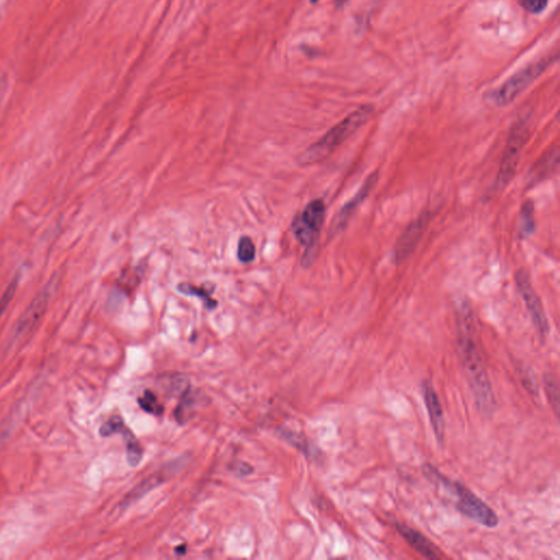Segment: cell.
I'll list each match as a JSON object with an SVG mask.
<instances>
[{"label": "cell", "instance_id": "obj_1", "mask_svg": "<svg viewBox=\"0 0 560 560\" xmlns=\"http://www.w3.org/2000/svg\"><path fill=\"white\" fill-rule=\"evenodd\" d=\"M457 323V352L475 403L480 412L489 414L495 407V396L478 345L472 309L468 302L461 304Z\"/></svg>", "mask_w": 560, "mask_h": 560}, {"label": "cell", "instance_id": "obj_2", "mask_svg": "<svg viewBox=\"0 0 560 560\" xmlns=\"http://www.w3.org/2000/svg\"><path fill=\"white\" fill-rule=\"evenodd\" d=\"M422 472L428 480L437 485L443 486L451 497H457L454 501L455 509L461 515L485 528L494 529L497 526L499 523L497 513L464 484L450 480L429 463H426L422 466Z\"/></svg>", "mask_w": 560, "mask_h": 560}, {"label": "cell", "instance_id": "obj_3", "mask_svg": "<svg viewBox=\"0 0 560 560\" xmlns=\"http://www.w3.org/2000/svg\"><path fill=\"white\" fill-rule=\"evenodd\" d=\"M373 110V106L366 104L346 116L342 122L329 129L321 139L312 143L311 146L301 152L296 159L298 164L302 166H311L331 156L350 136L354 135L361 126L367 123Z\"/></svg>", "mask_w": 560, "mask_h": 560}, {"label": "cell", "instance_id": "obj_4", "mask_svg": "<svg viewBox=\"0 0 560 560\" xmlns=\"http://www.w3.org/2000/svg\"><path fill=\"white\" fill-rule=\"evenodd\" d=\"M325 211L326 208L324 201L322 199H313L292 220L294 236L304 247L302 259L304 266L311 264L315 257L320 234L324 224Z\"/></svg>", "mask_w": 560, "mask_h": 560}, {"label": "cell", "instance_id": "obj_5", "mask_svg": "<svg viewBox=\"0 0 560 560\" xmlns=\"http://www.w3.org/2000/svg\"><path fill=\"white\" fill-rule=\"evenodd\" d=\"M553 63V56H548L536 63L526 66L522 71H517L512 77L508 79L497 90L490 92L488 94V100L496 106H505L510 104Z\"/></svg>", "mask_w": 560, "mask_h": 560}, {"label": "cell", "instance_id": "obj_6", "mask_svg": "<svg viewBox=\"0 0 560 560\" xmlns=\"http://www.w3.org/2000/svg\"><path fill=\"white\" fill-rule=\"evenodd\" d=\"M529 126L525 122H517L511 129L503 151L501 164L496 180V189H503L509 185L515 174L523 147L528 141Z\"/></svg>", "mask_w": 560, "mask_h": 560}, {"label": "cell", "instance_id": "obj_7", "mask_svg": "<svg viewBox=\"0 0 560 560\" xmlns=\"http://www.w3.org/2000/svg\"><path fill=\"white\" fill-rule=\"evenodd\" d=\"M515 282H517V289L524 300L525 306L530 313L533 324L536 326L540 336L543 339L546 338L550 334V325H548L547 317L545 311L543 308L542 302L536 294V290L533 289L529 275L526 271L520 269L515 274Z\"/></svg>", "mask_w": 560, "mask_h": 560}, {"label": "cell", "instance_id": "obj_8", "mask_svg": "<svg viewBox=\"0 0 560 560\" xmlns=\"http://www.w3.org/2000/svg\"><path fill=\"white\" fill-rule=\"evenodd\" d=\"M52 289H53V286L50 284L48 285L42 292H38V296L33 299L30 306L23 312L20 319L13 327V342H18L20 339L25 338L38 324V322L42 320L46 309H48Z\"/></svg>", "mask_w": 560, "mask_h": 560}, {"label": "cell", "instance_id": "obj_9", "mask_svg": "<svg viewBox=\"0 0 560 560\" xmlns=\"http://www.w3.org/2000/svg\"><path fill=\"white\" fill-rule=\"evenodd\" d=\"M430 217L431 215L429 211L422 213L405 229L394 247V261L396 264L406 261L416 249L429 224Z\"/></svg>", "mask_w": 560, "mask_h": 560}, {"label": "cell", "instance_id": "obj_10", "mask_svg": "<svg viewBox=\"0 0 560 560\" xmlns=\"http://www.w3.org/2000/svg\"><path fill=\"white\" fill-rule=\"evenodd\" d=\"M378 179H379V172L375 171L370 174L367 179L364 180L359 191L354 194L352 199L350 201H347L343 208H340V210L337 213L334 220L332 222V228H331V234L333 236L344 230L354 211L357 210L358 207L369 196L375 184L378 183Z\"/></svg>", "mask_w": 560, "mask_h": 560}, {"label": "cell", "instance_id": "obj_11", "mask_svg": "<svg viewBox=\"0 0 560 560\" xmlns=\"http://www.w3.org/2000/svg\"><path fill=\"white\" fill-rule=\"evenodd\" d=\"M422 396H424L426 408L429 415L432 431L435 433L437 443L440 445H443L445 436V412H443V407L439 395L429 381L425 382L422 385Z\"/></svg>", "mask_w": 560, "mask_h": 560}, {"label": "cell", "instance_id": "obj_12", "mask_svg": "<svg viewBox=\"0 0 560 560\" xmlns=\"http://www.w3.org/2000/svg\"><path fill=\"white\" fill-rule=\"evenodd\" d=\"M394 525L397 532L400 533V536L406 540L407 544L422 557L427 558V559H440V558L445 557L441 550L435 545L433 542L429 540L425 534L410 528L405 523L395 522Z\"/></svg>", "mask_w": 560, "mask_h": 560}, {"label": "cell", "instance_id": "obj_13", "mask_svg": "<svg viewBox=\"0 0 560 560\" xmlns=\"http://www.w3.org/2000/svg\"><path fill=\"white\" fill-rule=\"evenodd\" d=\"M173 465L174 464H172L171 468H168V470L164 468V470L160 471V472L155 473V474L150 475L149 478H147L146 480H143L139 485L136 486L131 491H129V493L124 497V499L122 500V503H120V507H121L122 509H126V508L133 505L136 501H138L139 499H141L143 496H146L147 494L150 493L151 490H154L155 488L160 486L161 484L164 482V480H166V476L170 475V473H172L171 468H173Z\"/></svg>", "mask_w": 560, "mask_h": 560}, {"label": "cell", "instance_id": "obj_14", "mask_svg": "<svg viewBox=\"0 0 560 560\" xmlns=\"http://www.w3.org/2000/svg\"><path fill=\"white\" fill-rule=\"evenodd\" d=\"M117 433H121L123 436L126 445V452H127V461H129L131 466L135 468L143 460V447H141L136 436L134 435L133 431L129 427H126L125 424H123L120 427Z\"/></svg>", "mask_w": 560, "mask_h": 560}, {"label": "cell", "instance_id": "obj_15", "mask_svg": "<svg viewBox=\"0 0 560 560\" xmlns=\"http://www.w3.org/2000/svg\"><path fill=\"white\" fill-rule=\"evenodd\" d=\"M178 290L185 296H197L205 304L207 310L216 309L218 302L211 296V292L206 287H196L189 282H182L178 286Z\"/></svg>", "mask_w": 560, "mask_h": 560}, {"label": "cell", "instance_id": "obj_16", "mask_svg": "<svg viewBox=\"0 0 560 560\" xmlns=\"http://www.w3.org/2000/svg\"><path fill=\"white\" fill-rule=\"evenodd\" d=\"M196 403L195 396L191 392V389H186L185 392L181 395V402L178 405L175 410L176 420L180 424H184L191 418V415L193 414L194 405Z\"/></svg>", "mask_w": 560, "mask_h": 560}, {"label": "cell", "instance_id": "obj_17", "mask_svg": "<svg viewBox=\"0 0 560 560\" xmlns=\"http://www.w3.org/2000/svg\"><path fill=\"white\" fill-rule=\"evenodd\" d=\"M534 231H536L534 205L532 201H526L523 203L522 210H521L520 234L523 238H526Z\"/></svg>", "mask_w": 560, "mask_h": 560}, {"label": "cell", "instance_id": "obj_18", "mask_svg": "<svg viewBox=\"0 0 560 560\" xmlns=\"http://www.w3.org/2000/svg\"><path fill=\"white\" fill-rule=\"evenodd\" d=\"M544 385H545L546 396L550 401L552 410L556 415V417H558V415H559V385H558L557 378L554 375H546L544 377Z\"/></svg>", "mask_w": 560, "mask_h": 560}, {"label": "cell", "instance_id": "obj_19", "mask_svg": "<svg viewBox=\"0 0 560 560\" xmlns=\"http://www.w3.org/2000/svg\"><path fill=\"white\" fill-rule=\"evenodd\" d=\"M139 406L148 414L160 416L164 412V406L160 404L156 394L151 392L150 389H146L138 399Z\"/></svg>", "mask_w": 560, "mask_h": 560}, {"label": "cell", "instance_id": "obj_20", "mask_svg": "<svg viewBox=\"0 0 560 560\" xmlns=\"http://www.w3.org/2000/svg\"><path fill=\"white\" fill-rule=\"evenodd\" d=\"M255 245L251 238L247 236H243L240 238L239 243H238V259L244 264H249L255 259Z\"/></svg>", "mask_w": 560, "mask_h": 560}, {"label": "cell", "instance_id": "obj_21", "mask_svg": "<svg viewBox=\"0 0 560 560\" xmlns=\"http://www.w3.org/2000/svg\"><path fill=\"white\" fill-rule=\"evenodd\" d=\"M282 437L286 439L290 445H294L296 449H299L301 452L306 453L308 455L313 454L311 445L308 443V440L303 436L296 433V432H287L284 431Z\"/></svg>", "mask_w": 560, "mask_h": 560}, {"label": "cell", "instance_id": "obj_22", "mask_svg": "<svg viewBox=\"0 0 560 560\" xmlns=\"http://www.w3.org/2000/svg\"><path fill=\"white\" fill-rule=\"evenodd\" d=\"M18 285L19 277H15V278L11 280L9 286L7 287V289L5 290L1 298H0V319L3 317V314H5L8 307H9V304L13 301L15 292L18 289Z\"/></svg>", "mask_w": 560, "mask_h": 560}, {"label": "cell", "instance_id": "obj_23", "mask_svg": "<svg viewBox=\"0 0 560 560\" xmlns=\"http://www.w3.org/2000/svg\"><path fill=\"white\" fill-rule=\"evenodd\" d=\"M123 422V419L120 416H114L111 419H108V422H104L103 425L101 426L100 435L104 438L116 435L118 428Z\"/></svg>", "mask_w": 560, "mask_h": 560}, {"label": "cell", "instance_id": "obj_24", "mask_svg": "<svg viewBox=\"0 0 560 560\" xmlns=\"http://www.w3.org/2000/svg\"><path fill=\"white\" fill-rule=\"evenodd\" d=\"M525 10L532 13H540L547 7V0H521Z\"/></svg>", "mask_w": 560, "mask_h": 560}, {"label": "cell", "instance_id": "obj_25", "mask_svg": "<svg viewBox=\"0 0 560 560\" xmlns=\"http://www.w3.org/2000/svg\"><path fill=\"white\" fill-rule=\"evenodd\" d=\"M231 471L236 476L244 478V476H247V475L251 474V473L253 472V468H252L251 465L247 464V463L236 462L232 464Z\"/></svg>", "mask_w": 560, "mask_h": 560}, {"label": "cell", "instance_id": "obj_26", "mask_svg": "<svg viewBox=\"0 0 560 560\" xmlns=\"http://www.w3.org/2000/svg\"><path fill=\"white\" fill-rule=\"evenodd\" d=\"M7 78H6L5 76L0 78V101L3 100V96H5L6 90H7Z\"/></svg>", "mask_w": 560, "mask_h": 560}, {"label": "cell", "instance_id": "obj_27", "mask_svg": "<svg viewBox=\"0 0 560 560\" xmlns=\"http://www.w3.org/2000/svg\"><path fill=\"white\" fill-rule=\"evenodd\" d=\"M310 1H311L312 3H317V1H320V0H310Z\"/></svg>", "mask_w": 560, "mask_h": 560}, {"label": "cell", "instance_id": "obj_28", "mask_svg": "<svg viewBox=\"0 0 560 560\" xmlns=\"http://www.w3.org/2000/svg\"><path fill=\"white\" fill-rule=\"evenodd\" d=\"M0 19H1V15H0Z\"/></svg>", "mask_w": 560, "mask_h": 560}]
</instances>
